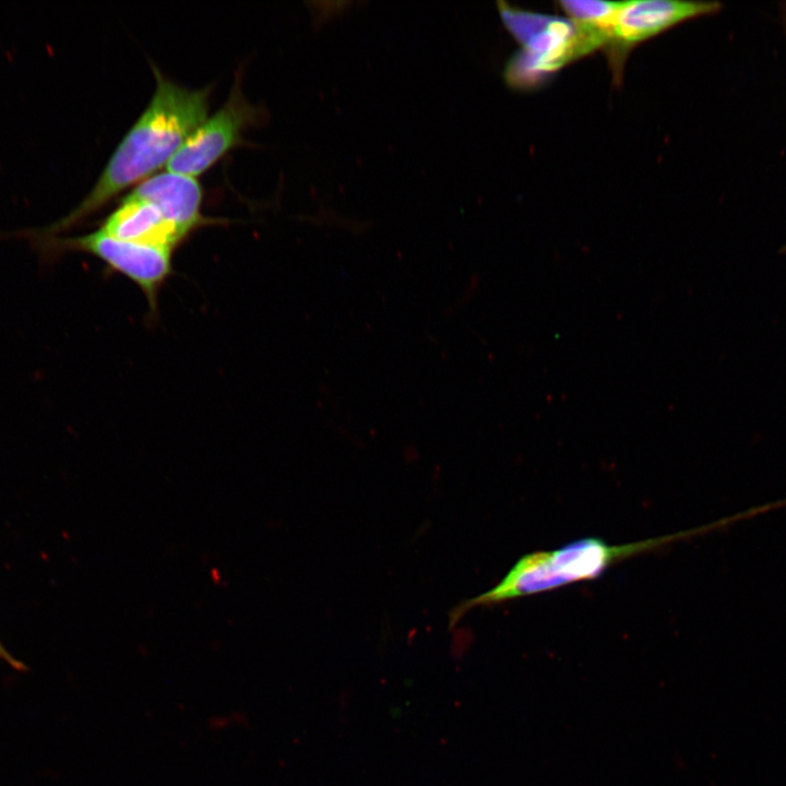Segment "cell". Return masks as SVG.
Returning a JSON list of instances; mask_svg holds the SVG:
<instances>
[{"instance_id": "cell-1", "label": "cell", "mask_w": 786, "mask_h": 786, "mask_svg": "<svg viewBox=\"0 0 786 786\" xmlns=\"http://www.w3.org/2000/svg\"><path fill=\"white\" fill-rule=\"evenodd\" d=\"M155 91L146 108L111 154L94 187L68 214L35 228L57 235L98 211L115 195L153 176L207 118L210 88L190 90L152 64Z\"/></svg>"}, {"instance_id": "cell-2", "label": "cell", "mask_w": 786, "mask_h": 786, "mask_svg": "<svg viewBox=\"0 0 786 786\" xmlns=\"http://www.w3.org/2000/svg\"><path fill=\"white\" fill-rule=\"evenodd\" d=\"M682 535H666L646 540L611 545L590 537L558 549L523 556L493 587L457 604L450 612V627L471 609L540 594L573 583L594 580L606 570L633 556L662 548Z\"/></svg>"}, {"instance_id": "cell-3", "label": "cell", "mask_w": 786, "mask_h": 786, "mask_svg": "<svg viewBox=\"0 0 786 786\" xmlns=\"http://www.w3.org/2000/svg\"><path fill=\"white\" fill-rule=\"evenodd\" d=\"M498 10L507 29L522 45L504 69V79L513 88H533L569 62L593 52L569 19L537 14L502 1Z\"/></svg>"}, {"instance_id": "cell-4", "label": "cell", "mask_w": 786, "mask_h": 786, "mask_svg": "<svg viewBox=\"0 0 786 786\" xmlns=\"http://www.w3.org/2000/svg\"><path fill=\"white\" fill-rule=\"evenodd\" d=\"M22 236L27 237L46 260L71 251L94 255L111 271L132 281L144 294L153 314L157 310L159 290L172 273V250L123 241L102 229L59 237L29 228L23 230Z\"/></svg>"}, {"instance_id": "cell-5", "label": "cell", "mask_w": 786, "mask_h": 786, "mask_svg": "<svg viewBox=\"0 0 786 786\" xmlns=\"http://www.w3.org/2000/svg\"><path fill=\"white\" fill-rule=\"evenodd\" d=\"M260 116L261 111L245 97L237 78L226 103L187 138L166 165L167 171L194 178L205 172L242 143V133Z\"/></svg>"}, {"instance_id": "cell-6", "label": "cell", "mask_w": 786, "mask_h": 786, "mask_svg": "<svg viewBox=\"0 0 786 786\" xmlns=\"http://www.w3.org/2000/svg\"><path fill=\"white\" fill-rule=\"evenodd\" d=\"M714 1L635 0L623 1L611 31L608 55L616 79L621 78L628 52L638 44L688 20L718 12Z\"/></svg>"}, {"instance_id": "cell-7", "label": "cell", "mask_w": 786, "mask_h": 786, "mask_svg": "<svg viewBox=\"0 0 786 786\" xmlns=\"http://www.w3.org/2000/svg\"><path fill=\"white\" fill-rule=\"evenodd\" d=\"M130 195L155 205L187 237L194 229L216 222L201 212L202 189L194 177L171 171L153 175L140 182Z\"/></svg>"}, {"instance_id": "cell-8", "label": "cell", "mask_w": 786, "mask_h": 786, "mask_svg": "<svg viewBox=\"0 0 786 786\" xmlns=\"http://www.w3.org/2000/svg\"><path fill=\"white\" fill-rule=\"evenodd\" d=\"M99 229L123 241L172 251L187 237L155 205L130 194L105 218Z\"/></svg>"}, {"instance_id": "cell-9", "label": "cell", "mask_w": 786, "mask_h": 786, "mask_svg": "<svg viewBox=\"0 0 786 786\" xmlns=\"http://www.w3.org/2000/svg\"><path fill=\"white\" fill-rule=\"evenodd\" d=\"M622 2L562 0L558 5L580 29L593 35L606 48L612 26Z\"/></svg>"}, {"instance_id": "cell-10", "label": "cell", "mask_w": 786, "mask_h": 786, "mask_svg": "<svg viewBox=\"0 0 786 786\" xmlns=\"http://www.w3.org/2000/svg\"><path fill=\"white\" fill-rule=\"evenodd\" d=\"M0 658L4 659V660L8 662L11 666H13V667H15V668H17V669L24 668V666H23L20 662H17L15 658H13V657L7 652V650L2 646L1 643H0Z\"/></svg>"}]
</instances>
